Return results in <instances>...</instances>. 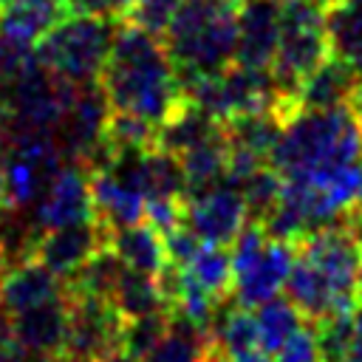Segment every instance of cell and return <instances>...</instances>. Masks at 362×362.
<instances>
[{
	"mask_svg": "<svg viewBox=\"0 0 362 362\" xmlns=\"http://www.w3.org/2000/svg\"><path fill=\"white\" fill-rule=\"evenodd\" d=\"M99 85L110 110L136 116L156 130L184 102V90L161 34L144 31L127 20H119L113 31Z\"/></svg>",
	"mask_w": 362,
	"mask_h": 362,
	"instance_id": "6da1fadb",
	"label": "cell"
},
{
	"mask_svg": "<svg viewBox=\"0 0 362 362\" xmlns=\"http://www.w3.org/2000/svg\"><path fill=\"white\" fill-rule=\"evenodd\" d=\"M164 48L175 65L181 88L192 79L223 71L235 62L238 3L232 0H181L167 28Z\"/></svg>",
	"mask_w": 362,
	"mask_h": 362,
	"instance_id": "7a4b0ae2",
	"label": "cell"
},
{
	"mask_svg": "<svg viewBox=\"0 0 362 362\" xmlns=\"http://www.w3.org/2000/svg\"><path fill=\"white\" fill-rule=\"evenodd\" d=\"M362 127L348 105L328 110H300L272 147L266 164L280 175H308L325 167L359 164Z\"/></svg>",
	"mask_w": 362,
	"mask_h": 362,
	"instance_id": "3957f363",
	"label": "cell"
},
{
	"mask_svg": "<svg viewBox=\"0 0 362 362\" xmlns=\"http://www.w3.org/2000/svg\"><path fill=\"white\" fill-rule=\"evenodd\" d=\"M328 57H331V45L322 25V3L317 0L280 3V37H277V51L269 71L280 93L274 110L286 122L297 116L294 93L300 82Z\"/></svg>",
	"mask_w": 362,
	"mask_h": 362,
	"instance_id": "277c9868",
	"label": "cell"
},
{
	"mask_svg": "<svg viewBox=\"0 0 362 362\" xmlns=\"http://www.w3.org/2000/svg\"><path fill=\"white\" fill-rule=\"evenodd\" d=\"M119 20L96 14H65L37 45V59L71 85L96 82L107 59Z\"/></svg>",
	"mask_w": 362,
	"mask_h": 362,
	"instance_id": "5b68a950",
	"label": "cell"
},
{
	"mask_svg": "<svg viewBox=\"0 0 362 362\" xmlns=\"http://www.w3.org/2000/svg\"><path fill=\"white\" fill-rule=\"evenodd\" d=\"M62 164L65 156L54 133L48 130L0 133V167L6 178L8 209L31 212Z\"/></svg>",
	"mask_w": 362,
	"mask_h": 362,
	"instance_id": "8992f818",
	"label": "cell"
},
{
	"mask_svg": "<svg viewBox=\"0 0 362 362\" xmlns=\"http://www.w3.org/2000/svg\"><path fill=\"white\" fill-rule=\"evenodd\" d=\"M124 317L122 311L93 294L68 288V325L62 342V362H90L113 348H122Z\"/></svg>",
	"mask_w": 362,
	"mask_h": 362,
	"instance_id": "52a82bcc",
	"label": "cell"
},
{
	"mask_svg": "<svg viewBox=\"0 0 362 362\" xmlns=\"http://www.w3.org/2000/svg\"><path fill=\"white\" fill-rule=\"evenodd\" d=\"M294 246L328 280L334 300H337V311H351L359 303L356 300V272H359V260H362V243L345 226V221L320 226V229L308 232L305 238H300Z\"/></svg>",
	"mask_w": 362,
	"mask_h": 362,
	"instance_id": "ba28073f",
	"label": "cell"
},
{
	"mask_svg": "<svg viewBox=\"0 0 362 362\" xmlns=\"http://www.w3.org/2000/svg\"><path fill=\"white\" fill-rule=\"evenodd\" d=\"M107 116H110V105H107V96H105L99 79L88 82V85H76L74 96L54 130L62 156L68 161H82L90 167L105 147Z\"/></svg>",
	"mask_w": 362,
	"mask_h": 362,
	"instance_id": "9c48e42d",
	"label": "cell"
},
{
	"mask_svg": "<svg viewBox=\"0 0 362 362\" xmlns=\"http://www.w3.org/2000/svg\"><path fill=\"white\" fill-rule=\"evenodd\" d=\"M107 238H110L107 223L99 215H93V218H85V221H74V223H62V226H54V229H42L34 238V243H31L25 257H37L54 274L68 280L85 260H90L99 249L107 246Z\"/></svg>",
	"mask_w": 362,
	"mask_h": 362,
	"instance_id": "30bf717a",
	"label": "cell"
},
{
	"mask_svg": "<svg viewBox=\"0 0 362 362\" xmlns=\"http://www.w3.org/2000/svg\"><path fill=\"white\" fill-rule=\"evenodd\" d=\"M93 198H90V167L82 161H68L59 167L37 206L28 212L34 232L54 229L62 223L93 218Z\"/></svg>",
	"mask_w": 362,
	"mask_h": 362,
	"instance_id": "8fae6325",
	"label": "cell"
},
{
	"mask_svg": "<svg viewBox=\"0 0 362 362\" xmlns=\"http://www.w3.org/2000/svg\"><path fill=\"white\" fill-rule=\"evenodd\" d=\"M246 201L238 187L215 184L204 192L187 195V212L184 223L204 240V243H221L229 246L232 238L246 223Z\"/></svg>",
	"mask_w": 362,
	"mask_h": 362,
	"instance_id": "7c38bea8",
	"label": "cell"
},
{
	"mask_svg": "<svg viewBox=\"0 0 362 362\" xmlns=\"http://www.w3.org/2000/svg\"><path fill=\"white\" fill-rule=\"evenodd\" d=\"M294 255H297V246L291 240L269 238L263 252L246 269L232 274L229 300H235L238 305H246V308H257L269 297L280 294L283 286H286V277L291 272Z\"/></svg>",
	"mask_w": 362,
	"mask_h": 362,
	"instance_id": "4fadbf2b",
	"label": "cell"
},
{
	"mask_svg": "<svg viewBox=\"0 0 362 362\" xmlns=\"http://www.w3.org/2000/svg\"><path fill=\"white\" fill-rule=\"evenodd\" d=\"M280 37L277 0H243L238 6V42L235 62L246 68H269Z\"/></svg>",
	"mask_w": 362,
	"mask_h": 362,
	"instance_id": "5bb4252c",
	"label": "cell"
},
{
	"mask_svg": "<svg viewBox=\"0 0 362 362\" xmlns=\"http://www.w3.org/2000/svg\"><path fill=\"white\" fill-rule=\"evenodd\" d=\"M65 325H68V291L62 297H54V300H45V303H37V305H28L11 314L14 339L34 354H45L57 359L62 354Z\"/></svg>",
	"mask_w": 362,
	"mask_h": 362,
	"instance_id": "9a60e30c",
	"label": "cell"
},
{
	"mask_svg": "<svg viewBox=\"0 0 362 362\" xmlns=\"http://www.w3.org/2000/svg\"><path fill=\"white\" fill-rule=\"evenodd\" d=\"M65 291H68L65 280L54 274L45 263H40L37 257H20L11 260L6 269V277L0 283V305L8 314H14L28 305L62 297Z\"/></svg>",
	"mask_w": 362,
	"mask_h": 362,
	"instance_id": "2e32d148",
	"label": "cell"
},
{
	"mask_svg": "<svg viewBox=\"0 0 362 362\" xmlns=\"http://www.w3.org/2000/svg\"><path fill=\"white\" fill-rule=\"evenodd\" d=\"M65 14H68L65 3L8 0L0 8V37L3 42L17 48H34Z\"/></svg>",
	"mask_w": 362,
	"mask_h": 362,
	"instance_id": "e0dca14e",
	"label": "cell"
},
{
	"mask_svg": "<svg viewBox=\"0 0 362 362\" xmlns=\"http://www.w3.org/2000/svg\"><path fill=\"white\" fill-rule=\"evenodd\" d=\"M356 82H359V74L348 62H342L337 57H328L322 65H317L300 82V88L294 93L297 113L300 110H328V107L348 105Z\"/></svg>",
	"mask_w": 362,
	"mask_h": 362,
	"instance_id": "ac0fdd59",
	"label": "cell"
},
{
	"mask_svg": "<svg viewBox=\"0 0 362 362\" xmlns=\"http://www.w3.org/2000/svg\"><path fill=\"white\" fill-rule=\"evenodd\" d=\"M90 198L93 212L107 223L110 232L144 221V195L105 167L90 170Z\"/></svg>",
	"mask_w": 362,
	"mask_h": 362,
	"instance_id": "d6986e66",
	"label": "cell"
},
{
	"mask_svg": "<svg viewBox=\"0 0 362 362\" xmlns=\"http://www.w3.org/2000/svg\"><path fill=\"white\" fill-rule=\"evenodd\" d=\"M322 25L331 57L348 62L362 76V0H325Z\"/></svg>",
	"mask_w": 362,
	"mask_h": 362,
	"instance_id": "ffe728a7",
	"label": "cell"
},
{
	"mask_svg": "<svg viewBox=\"0 0 362 362\" xmlns=\"http://www.w3.org/2000/svg\"><path fill=\"white\" fill-rule=\"evenodd\" d=\"M107 246L122 257L124 266H130L136 272H144V274L158 277L161 269L167 266L161 232L153 223H147V221H139V223L113 229L110 238H107Z\"/></svg>",
	"mask_w": 362,
	"mask_h": 362,
	"instance_id": "44dd1931",
	"label": "cell"
},
{
	"mask_svg": "<svg viewBox=\"0 0 362 362\" xmlns=\"http://www.w3.org/2000/svg\"><path fill=\"white\" fill-rule=\"evenodd\" d=\"M283 288H286V297L314 322L322 320L325 314L337 311V300H334L328 280L303 252L294 255V263H291V272H288Z\"/></svg>",
	"mask_w": 362,
	"mask_h": 362,
	"instance_id": "7402d4cb",
	"label": "cell"
},
{
	"mask_svg": "<svg viewBox=\"0 0 362 362\" xmlns=\"http://www.w3.org/2000/svg\"><path fill=\"white\" fill-rule=\"evenodd\" d=\"M226 153H229V141H226V133L221 127V133L192 144L189 150H184L178 156L181 173H184V184H187V195L204 192V189H209V187L223 181Z\"/></svg>",
	"mask_w": 362,
	"mask_h": 362,
	"instance_id": "603a6c76",
	"label": "cell"
},
{
	"mask_svg": "<svg viewBox=\"0 0 362 362\" xmlns=\"http://www.w3.org/2000/svg\"><path fill=\"white\" fill-rule=\"evenodd\" d=\"M221 124H223V133H226L229 144L246 147L260 158H269L272 147L277 144V139L286 127L283 116L274 107L257 110V113H240V116H232Z\"/></svg>",
	"mask_w": 362,
	"mask_h": 362,
	"instance_id": "cb8c5ba5",
	"label": "cell"
},
{
	"mask_svg": "<svg viewBox=\"0 0 362 362\" xmlns=\"http://www.w3.org/2000/svg\"><path fill=\"white\" fill-rule=\"evenodd\" d=\"M110 303L122 311L124 320L141 317V314H150V311H170L167 297L158 286V277L136 272L130 266H124V272H122V277H119V283L110 294Z\"/></svg>",
	"mask_w": 362,
	"mask_h": 362,
	"instance_id": "d4e9b609",
	"label": "cell"
},
{
	"mask_svg": "<svg viewBox=\"0 0 362 362\" xmlns=\"http://www.w3.org/2000/svg\"><path fill=\"white\" fill-rule=\"evenodd\" d=\"M209 337L229 356H238V354H246V351L260 348V342H257V322H255L252 308L238 305L229 297L218 305L215 320H212V328H209Z\"/></svg>",
	"mask_w": 362,
	"mask_h": 362,
	"instance_id": "484cf974",
	"label": "cell"
},
{
	"mask_svg": "<svg viewBox=\"0 0 362 362\" xmlns=\"http://www.w3.org/2000/svg\"><path fill=\"white\" fill-rule=\"evenodd\" d=\"M308 317L286 297V294H274L266 303L257 305L255 311V322H257V342L260 351L274 354Z\"/></svg>",
	"mask_w": 362,
	"mask_h": 362,
	"instance_id": "4316f807",
	"label": "cell"
},
{
	"mask_svg": "<svg viewBox=\"0 0 362 362\" xmlns=\"http://www.w3.org/2000/svg\"><path fill=\"white\" fill-rule=\"evenodd\" d=\"M206 294H212L215 300H226L232 291V257L226 252V246L221 243H201V249L195 252V257L181 266Z\"/></svg>",
	"mask_w": 362,
	"mask_h": 362,
	"instance_id": "83f0119b",
	"label": "cell"
},
{
	"mask_svg": "<svg viewBox=\"0 0 362 362\" xmlns=\"http://www.w3.org/2000/svg\"><path fill=\"white\" fill-rule=\"evenodd\" d=\"M206 342H209L206 331L195 328L192 322H187L175 314H170V328L147 351L144 362H198Z\"/></svg>",
	"mask_w": 362,
	"mask_h": 362,
	"instance_id": "f1b7e54d",
	"label": "cell"
},
{
	"mask_svg": "<svg viewBox=\"0 0 362 362\" xmlns=\"http://www.w3.org/2000/svg\"><path fill=\"white\" fill-rule=\"evenodd\" d=\"M280 187H283V175L272 164H263L257 173H252L240 184V195L246 201V212L252 221H263L274 209L280 198Z\"/></svg>",
	"mask_w": 362,
	"mask_h": 362,
	"instance_id": "f546056e",
	"label": "cell"
},
{
	"mask_svg": "<svg viewBox=\"0 0 362 362\" xmlns=\"http://www.w3.org/2000/svg\"><path fill=\"white\" fill-rule=\"evenodd\" d=\"M167 328H170V311H150L141 317H130V320H124L122 345L144 359L147 351L164 337Z\"/></svg>",
	"mask_w": 362,
	"mask_h": 362,
	"instance_id": "4dcf8cb0",
	"label": "cell"
},
{
	"mask_svg": "<svg viewBox=\"0 0 362 362\" xmlns=\"http://www.w3.org/2000/svg\"><path fill=\"white\" fill-rule=\"evenodd\" d=\"M274 362H320V342L314 320H305L277 351Z\"/></svg>",
	"mask_w": 362,
	"mask_h": 362,
	"instance_id": "1f68e13d",
	"label": "cell"
},
{
	"mask_svg": "<svg viewBox=\"0 0 362 362\" xmlns=\"http://www.w3.org/2000/svg\"><path fill=\"white\" fill-rule=\"evenodd\" d=\"M181 0H133L130 11L122 17L144 31H153V34H161L170 23V17L175 14Z\"/></svg>",
	"mask_w": 362,
	"mask_h": 362,
	"instance_id": "d6a6232c",
	"label": "cell"
},
{
	"mask_svg": "<svg viewBox=\"0 0 362 362\" xmlns=\"http://www.w3.org/2000/svg\"><path fill=\"white\" fill-rule=\"evenodd\" d=\"M161 240H164V255H167V263L170 266H187L192 257H195V252L201 249V238L187 226V223H175L173 229H167V232H161Z\"/></svg>",
	"mask_w": 362,
	"mask_h": 362,
	"instance_id": "836d02e7",
	"label": "cell"
},
{
	"mask_svg": "<svg viewBox=\"0 0 362 362\" xmlns=\"http://www.w3.org/2000/svg\"><path fill=\"white\" fill-rule=\"evenodd\" d=\"M68 14H96V17H113L122 20L124 8L119 0H62Z\"/></svg>",
	"mask_w": 362,
	"mask_h": 362,
	"instance_id": "e575fe53",
	"label": "cell"
},
{
	"mask_svg": "<svg viewBox=\"0 0 362 362\" xmlns=\"http://www.w3.org/2000/svg\"><path fill=\"white\" fill-rule=\"evenodd\" d=\"M198 362H232V356L209 337V342L204 345V351H201V356H198Z\"/></svg>",
	"mask_w": 362,
	"mask_h": 362,
	"instance_id": "d590c367",
	"label": "cell"
},
{
	"mask_svg": "<svg viewBox=\"0 0 362 362\" xmlns=\"http://www.w3.org/2000/svg\"><path fill=\"white\" fill-rule=\"evenodd\" d=\"M90 362H144V359L136 356L133 351H127V348L122 345V348H113V351H107V354H102V356H96V359H90Z\"/></svg>",
	"mask_w": 362,
	"mask_h": 362,
	"instance_id": "8d00e7d4",
	"label": "cell"
},
{
	"mask_svg": "<svg viewBox=\"0 0 362 362\" xmlns=\"http://www.w3.org/2000/svg\"><path fill=\"white\" fill-rule=\"evenodd\" d=\"M232 362H274V359H272V354H266V351L255 348V351H246V354L232 356Z\"/></svg>",
	"mask_w": 362,
	"mask_h": 362,
	"instance_id": "74e56055",
	"label": "cell"
},
{
	"mask_svg": "<svg viewBox=\"0 0 362 362\" xmlns=\"http://www.w3.org/2000/svg\"><path fill=\"white\" fill-rule=\"evenodd\" d=\"M8 263H11V257H8L6 246L0 243V283H3V277H6V269H8Z\"/></svg>",
	"mask_w": 362,
	"mask_h": 362,
	"instance_id": "f35d334b",
	"label": "cell"
},
{
	"mask_svg": "<svg viewBox=\"0 0 362 362\" xmlns=\"http://www.w3.org/2000/svg\"><path fill=\"white\" fill-rule=\"evenodd\" d=\"M8 209V195H6V178H3V167H0V212Z\"/></svg>",
	"mask_w": 362,
	"mask_h": 362,
	"instance_id": "ab89813d",
	"label": "cell"
},
{
	"mask_svg": "<svg viewBox=\"0 0 362 362\" xmlns=\"http://www.w3.org/2000/svg\"><path fill=\"white\" fill-rule=\"evenodd\" d=\"M356 300H362V260H359V272H356Z\"/></svg>",
	"mask_w": 362,
	"mask_h": 362,
	"instance_id": "60d3db41",
	"label": "cell"
},
{
	"mask_svg": "<svg viewBox=\"0 0 362 362\" xmlns=\"http://www.w3.org/2000/svg\"><path fill=\"white\" fill-rule=\"evenodd\" d=\"M354 206H362V158H359V198H356Z\"/></svg>",
	"mask_w": 362,
	"mask_h": 362,
	"instance_id": "b9f144b4",
	"label": "cell"
},
{
	"mask_svg": "<svg viewBox=\"0 0 362 362\" xmlns=\"http://www.w3.org/2000/svg\"><path fill=\"white\" fill-rule=\"evenodd\" d=\"M3 48H6V45H3V40H0V59H3Z\"/></svg>",
	"mask_w": 362,
	"mask_h": 362,
	"instance_id": "7bdbcfd3",
	"label": "cell"
},
{
	"mask_svg": "<svg viewBox=\"0 0 362 362\" xmlns=\"http://www.w3.org/2000/svg\"><path fill=\"white\" fill-rule=\"evenodd\" d=\"M6 3H8V0H0V8H3V6H6Z\"/></svg>",
	"mask_w": 362,
	"mask_h": 362,
	"instance_id": "ee69618b",
	"label": "cell"
},
{
	"mask_svg": "<svg viewBox=\"0 0 362 362\" xmlns=\"http://www.w3.org/2000/svg\"><path fill=\"white\" fill-rule=\"evenodd\" d=\"M232 3H238V6H240V3H243V0H232Z\"/></svg>",
	"mask_w": 362,
	"mask_h": 362,
	"instance_id": "f6af8a7d",
	"label": "cell"
},
{
	"mask_svg": "<svg viewBox=\"0 0 362 362\" xmlns=\"http://www.w3.org/2000/svg\"><path fill=\"white\" fill-rule=\"evenodd\" d=\"M48 3H62V0H48Z\"/></svg>",
	"mask_w": 362,
	"mask_h": 362,
	"instance_id": "bcb514c9",
	"label": "cell"
},
{
	"mask_svg": "<svg viewBox=\"0 0 362 362\" xmlns=\"http://www.w3.org/2000/svg\"><path fill=\"white\" fill-rule=\"evenodd\" d=\"M277 3H288V0H277Z\"/></svg>",
	"mask_w": 362,
	"mask_h": 362,
	"instance_id": "7dc6e473",
	"label": "cell"
},
{
	"mask_svg": "<svg viewBox=\"0 0 362 362\" xmlns=\"http://www.w3.org/2000/svg\"><path fill=\"white\" fill-rule=\"evenodd\" d=\"M317 3H325V0H317Z\"/></svg>",
	"mask_w": 362,
	"mask_h": 362,
	"instance_id": "c3c4849f",
	"label": "cell"
}]
</instances>
